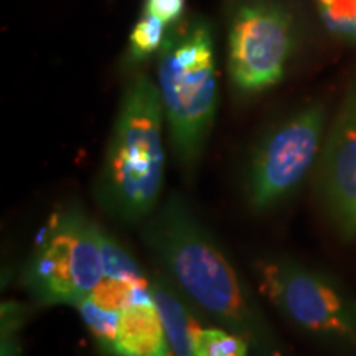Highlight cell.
Instances as JSON below:
<instances>
[{
    "label": "cell",
    "instance_id": "6da1fadb",
    "mask_svg": "<svg viewBox=\"0 0 356 356\" xmlns=\"http://www.w3.org/2000/svg\"><path fill=\"white\" fill-rule=\"evenodd\" d=\"M142 241L170 282L208 320L238 333L257 356H286L238 267L178 193L142 225Z\"/></svg>",
    "mask_w": 356,
    "mask_h": 356
},
{
    "label": "cell",
    "instance_id": "7a4b0ae2",
    "mask_svg": "<svg viewBox=\"0 0 356 356\" xmlns=\"http://www.w3.org/2000/svg\"><path fill=\"white\" fill-rule=\"evenodd\" d=\"M163 106L157 84L137 74L127 84L97 177V203L111 218L136 225L159 207L163 186Z\"/></svg>",
    "mask_w": 356,
    "mask_h": 356
},
{
    "label": "cell",
    "instance_id": "3957f363",
    "mask_svg": "<svg viewBox=\"0 0 356 356\" xmlns=\"http://www.w3.org/2000/svg\"><path fill=\"white\" fill-rule=\"evenodd\" d=\"M157 88L173 152L186 173L202 159L218 106L215 47L204 22L177 25L159 51Z\"/></svg>",
    "mask_w": 356,
    "mask_h": 356
},
{
    "label": "cell",
    "instance_id": "277c9868",
    "mask_svg": "<svg viewBox=\"0 0 356 356\" xmlns=\"http://www.w3.org/2000/svg\"><path fill=\"white\" fill-rule=\"evenodd\" d=\"M259 291L293 327L323 343L356 346V296L337 279L284 254L254 262Z\"/></svg>",
    "mask_w": 356,
    "mask_h": 356
},
{
    "label": "cell",
    "instance_id": "5b68a950",
    "mask_svg": "<svg viewBox=\"0 0 356 356\" xmlns=\"http://www.w3.org/2000/svg\"><path fill=\"white\" fill-rule=\"evenodd\" d=\"M101 226L76 207L55 213L26 261L22 284L40 305H73L104 279Z\"/></svg>",
    "mask_w": 356,
    "mask_h": 356
},
{
    "label": "cell",
    "instance_id": "8992f818",
    "mask_svg": "<svg viewBox=\"0 0 356 356\" xmlns=\"http://www.w3.org/2000/svg\"><path fill=\"white\" fill-rule=\"evenodd\" d=\"M323 126L322 106H307L259 142L246 175L248 202L254 210H269L284 202L309 175L318 159Z\"/></svg>",
    "mask_w": 356,
    "mask_h": 356
},
{
    "label": "cell",
    "instance_id": "52a82bcc",
    "mask_svg": "<svg viewBox=\"0 0 356 356\" xmlns=\"http://www.w3.org/2000/svg\"><path fill=\"white\" fill-rule=\"evenodd\" d=\"M293 47L289 13L270 2L243 3L229 25L228 68L234 86L257 92L284 76Z\"/></svg>",
    "mask_w": 356,
    "mask_h": 356
},
{
    "label": "cell",
    "instance_id": "ba28073f",
    "mask_svg": "<svg viewBox=\"0 0 356 356\" xmlns=\"http://www.w3.org/2000/svg\"><path fill=\"white\" fill-rule=\"evenodd\" d=\"M317 190L337 228L356 238V95L346 101L325 142Z\"/></svg>",
    "mask_w": 356,
    "mask_h": 356
},
{
    "label": "cell",
    "instance_id": "9c48e42d",
    "mask_svg": "<svg viewBox=\"0 0 356 356\" xmlns=\"http://www.w3.org/2000/svg\"><path fill=\"white\" fill-rule=\"evenodd\" d=\"M149 289L172 355L193 356L197 338L204 328L200 320V312L185 299L184 293L173 286L167 275L155 274L149 277Z\"/></svg>",
    "mask_w": 356,
    "mask_h": 356
},
{
    "label": "cell",
    "instance_id": "30bf717a",
    "mask_svg": "<svg viewBox=\"0 0 356 356\" xmlns=\"http://www.w3.org/2000/svg\"><path fill=\"white\" fill-rule=\"evenodd\" d=\"M114 356H173L154 300L136 302L121 312Z\"/></svg>",
    "mask_w": 356,
    "mask_h": 356
},
{
    "label": "cell",
    "instance_id": "8fae6325",
    "mask_svg": "<svg viewBox=\"0 0 356 356\" xmlns=\"http://www.w3.org/2000/svg\"><path fill=\"white\" fill-rule=\"evenodd\" d=\"M101 257L104 277L127 280L134 284H149V277L142 273L139 262L113 234L101 229Z\"/></svg>",
    "mask_w": 356,
    "mask_h": 356
},
{
    "label": "cell",
    "instance_id": "7c38bea8",
    "mask_svg": "<svg viewBox=\"0 0 356 356\" xmlns=\"http://www.w3.org/2000/svg\"><path fill=\"white\" fill-rule=\"evenodd\" d=\"M81 315L84 325L95 338L97 348L104 355L114 356L115 350V337H118L119 317L121 312L108 310L104 307L97 305L92 299H84L76 305Z\"/></svg>",
    "mask_w": 356,
    "mask_h": 356
},
{
    "label": "cell",
    "instance_id": "4fadbf2b",
    "mask_svg": "<svg viewBox=\"0 0 356 356\" xmlns=\"http://www.w3.org/2000/svg\"><path fill=\"white\" fill-rule=\"evenodd\" d=\"M251 345L222 327H204L197 338L193 356H248Z\"/></svg>",
    "mask_w": 356,
    "mask_h": 356
},
{
    "label": "cell",
    "instance_id": "5bb4252c",
    "mask_svg": "<svg viewBox=\"0 0 356 356\" xmlns=\"http://www.w3.org/2000/svg\"><path fill=\"white\" fill-rule=\"evenodd\" d=\"M167 35V25L162 20L147 12L142 13L129 38V53L132 60L140 61L162 50Z\"/></svg>",
    "mask_w": 356,
    "mask_h": 356
},
{
    "label": "cell",
    "instance_id": "9a60e30c",
    "mask_svg": "<svg viewBox=\"0 0 356 356\" xmlns=\"http://www.w3.org/2000/svg\"><path fill=\"white\" fill-rule=\"evenodd\" d=\"M317 7L333 33L356 40V0H317Z\"/></svg>",
    "mask_w": 356,
    "mask_h": 356
},
{
    "label": "cell",
    "instance_id": "2e32d148",
    "mask_svg": "<svg viewBox=\"0 0 356 356\" xmlns=\"http://www.w3.org/2000/svg\"><path fill=\"white\" fill-rule=\"evenodd\" d=\"M24 310L17 304H7L2 309V356H22L20 328Z\"/></svg>",
    "mask_w": 356,
    "mask_h": 356
},
{
    "label": "cell",
    "instance_id": "e0dca14e",
    "mask_svg": "<svg viewBox=\"0 0 356 356\" xmlns=\"http://www.w3.org/2000/svg\"><path fill=\"white\" fill-rule=\"evenodd\" d=\"M185 0H145L144 12L157 17L168 25H175L184 15Z\"/></svg>",
    "mask_w": 356,
    "mask_h": 356
}]
</instances>
